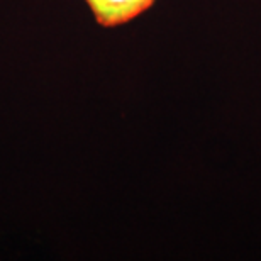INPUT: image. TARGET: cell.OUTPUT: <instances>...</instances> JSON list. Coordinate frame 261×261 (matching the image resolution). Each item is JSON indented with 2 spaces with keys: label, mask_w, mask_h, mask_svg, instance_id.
<instances>
[{
  "label": "cell",
  "mask_w": 261,
  "mask_h": 261,
  "mask_svg": "<svg viewBox=\"0 0 261 261\" xmlns=\"http://www.w3.org/2000/svg\"><path fill=\"white\" fill-rule=\"evenodd\" d=\"M97 25L116 29L133 22L154 7L156 0H83Z\"/></svg>",
  "instance_id": "6da1fadb"
}]
</instances>
